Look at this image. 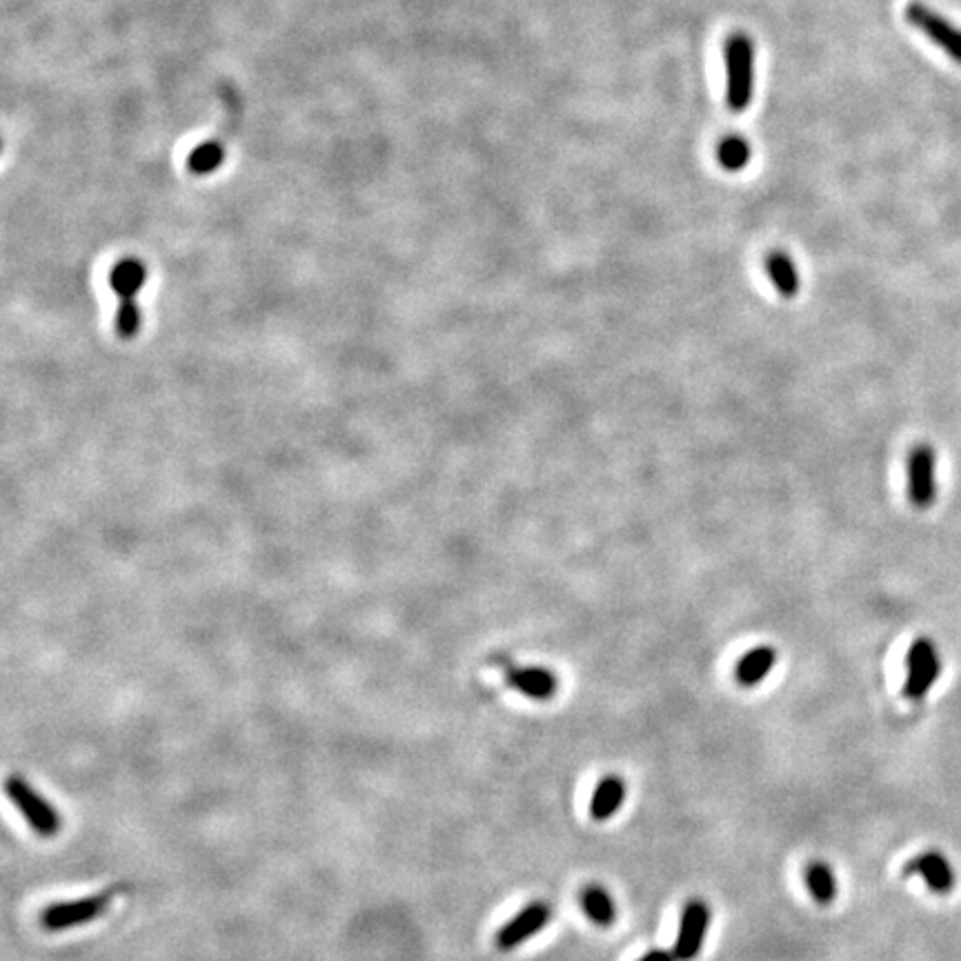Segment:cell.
I'll return each instance as SVG.
<instances>
[{"label":"cell","mask_w":961,"mask_h":961,"mask_svg":"<svg viewBox=\"0 0 961 961\" xmlns=\"http://www.w3.org/2000/svg\"><path fill=\"white\" fill-rule=\"evenodd\" d=\"M710 917V906L703 899H690L688 904L683 906L679 935L675 946H672V953H675L677 961H692L701 953L703 939H706L710 926Z\"/></svg>","instance_id":"7"},{"label":"cell","mask_w":961,"mask_h":961,"mask_svg":"<svg viewBox=\"0 0 961 961\" xmlns=\"http://www.w3.org/2000/svg\"><path fill=\"white\" fill-rule=\"evenodd\" d=\"M7 795L14 801L16 808L23 812L27 824L32 826L41 837H54L61 830V815L27 784L23 777L7 779Z\"/></svg>","instance_id":"6"},{"label":"cell","mask_w":961,"mask_h":961,"mask_svg":"<svg viewBox=\"0 0 961 961\" xmlns=\"http://www.w3.org/2000/svg\"><path fill=\"white\" fill-rule=\"evenodd\" d=\"M581 908L601 928L612 926L617 919V906H614L612 895L599 884H590L581 890Z\"/></svg>","instance_id":"14"},{"label":"cell","mask_w":961,"mask_h":961,"mask_svg":"<svg viewBox=\"0 0 961 961\" xmlns=\"http://www.w3.org/2000/svg\"><path fill=\"white\" fill-rule=\"evenodd\" d=\"M908 499L917 510H928L937 499V454L930 443H917L906 457Z\"/></svg>","instance_id":"3"},{"label":"cell","mask_w":961,"mask_h":961,"mask_svg":"<svg viewBox=\"0 0 961 961\" xmlns=\"http://www.w3.org/2000/svg\"><path fill=\"white\" fill-rule=\"evenodd\" d=\"M750 156H752V150H750V143L746 141V138H741V136H726V138H723V141L719 143L717 158H719V163H721L723 170H728V172H741L743 167H748Z\"/></svg>","instance_id":"17"},{"label":"cell","mask_w":961,"mask_h":961,"mask_svg":"<svg viewBox=\"0 0 961 961\" xmlns=\"http://www.w3.org/2000/svg\"><path fill=\"white\" fill-rule=\"evenodd\" d=\"M107 906H110V895H94L76 901H63V904H54L43 910L41 924L45 930H67L74 926H81L85 921H94L96 917H101Z\"/></svg>","instance_id":"8"},{"label":"cell","mask_w":961,"mask_h":961,"mask_svg":"<svg viewBox=\"0 0 961 961\" xmlns=\"http://www.w3.org/2000/svg\"><path fill=\"white\" fill-rule=\"evenodd\" d=\"M910 870H915V873L924 875L928 884L933 886L935 890H939V893H941V890H946L948 884H950V873H948L946 861L941 859L937 852H926V855H921L917 861L910 864Z\"/></svg>","instance_id":"18"},{"label":"cell","mask_w":961,"mask_h":961,"mask_svg":"<svg viewBox=\"0 0 961 961\" xmlns=\"http://www.w3.org/2000/svg\"><path fill=\"white\" fill-rule=\"evenodd\" d=\"M505 679H508L510 688L519 690L521 695L534 701H548L557 695L559 690V677L543 666L508 668Z\"/></svg>","instance_id":"10"},{"label":"cell","mask_w":961,"mask_h":961,"mask_svg":"<svg viewBox=\"0 0 961 961\" xmlns=\"http://www.w3.org/2000/svg\"><path fill=\"white\" fill-rule=\"evenodd\" d=\"M806 884L812 899L821 906H828L837 897V879L826 861H810L806 866Z\"/></svg>","instance_id":"15"},{"label":"cell","mask_w":961,"mask_h":961,"mask_svg":"<svg viewBox=\"0 0 961 961\" xmlns=\"http://www.w3.org/2000/svg\"><path fill=\"white\" fill-rule=\"evenodd\" d=\"M639 961H677V957H675V953H672V950L657 948V950H650V953L643 955Z\"/></svg>","instance_id":"19"},{"label":"cell","mask_w":961,"mask_h":961,"mask_svg":"<svg viewBox=\"0 0 961 961\" xmlns=\"http://www.w3.org/2000/svg\"><path fill=\"white\" fill-rule=\"evenodd\" d=\"M147 281V267L138 259H121L110 274V285L118 296L116 310V332L121 339L132 341L141 332V310L136 305V296L143 290Z\"/></svg>","instance_id":"2"},{"label":"cell","mask_w":961,"mask_h":961,"mask_svg":"<svg viewBox=\"0 0 961 961\" xmlns=\"http://www.w3.org/2000/svg\"><path fill=\"white\" fill-rule=\"evenodd\" d=\"M626 781L619 775H608L599 781L590 801V815L597 821H608L612 815H617L619 808L626 801Z\"/></svg>","instance_id":"12"},{"label":"cell","mask_w":961,"mask_h":961,"mask_svg":"<svg viewBox=\"0 0 961 961\" xmlns=\"http://www.w3.org/2000/svg\"><path fill=\"white\" fill-rule=\"evenodd\" d=\"M941 672V659L933 639L919 637L913 641V646L906 652V683H904V697L910 701H919L928 695V690L935 686Z\"/></svg>","instance_id":"4"},{"label":"cell","mask_w":961,"mask_h":961,"mask_svg":"<svg viewBox=\"0 0 961 961\" xmlns=\"http://www.w3.org/2000/svg\"><path fill=\"white\" fill-rule=\"evenodd\" d=\"M906 21L930 43H935L948 58L961 65V27L950 23L946 16H941L926 3H919V0H913L906 7Z\"/></svg>","instance_id":"5"},{"label":"cell","mask_w":961,"mask_h":961,"mask_svg":"<svg viewBox=\"0 0 961 961\" xmlns=\"http://www.w3.org/2000/svg\"><path fill=\"white\" fill-rule=\"evenodd\" d=\"M777 663V650L772 646H757L746 652L737 663L735 679L739 686L752 688L764 681Z\"/></svg>","instance_id":"11"},{"label":"cell","mask_w":961,"mask_h":961,"mask_svg":"<svg viewBox=\"0 0 961 961\" xmlns=\"http://www.w3.org/2000/svg\"><path fill=\"white\" fill-rule=\"evenodd\" d=\"M550 919H552L550 904H546V901H532V904L525 906L521 913H517L501 926L497 937H494L497 948L499 950L519 948L523 941L539 935L541 930L548 926Z\"/></svg>","instance_id":"9"},{"label":"cell","mask_w":961,"mask_h":961,"mask_svg":"<svg viewBox=\"0 0 961 961\" xmlns=\"http://www.w3.org/2000/svg\"><path fill=\"white\" fill-rule=\"evenodd\" d=\"M766 270L775 290L784 296V299H795L801 290L795 261H792L786 252L775 250L766 256Z\"/></svg>","instance_id":"13"},{"label":"cell","mask_w":961,"mask_h":961,"mask_svg":"<svg viewBox=\"0 0 961 961\" xmlns=\"http://www.w3.org/2000/svg\"><path fill=\"white\" fill-rule=\"evenodd\" d=\"M225 158V147L221 141H205L203 145L194 147L187 156V170L196 176H207L221 167Z\"/></svg>","instance_id":"16"},{"label":"cell","mask_w":961,"mask_h":961,"mask_svg":"<svg viewBox=\"0 0 961 961\" xmlns=\"http://www.w3.org/2000/svg\"><path fill=\"white\" fill-rule=\"evenodd\" d=\"M726 61V101L732 112H746L755 94V43L746 34H732L723 45Z\"/></svg>","instance_id":"1"}]
</instances>
